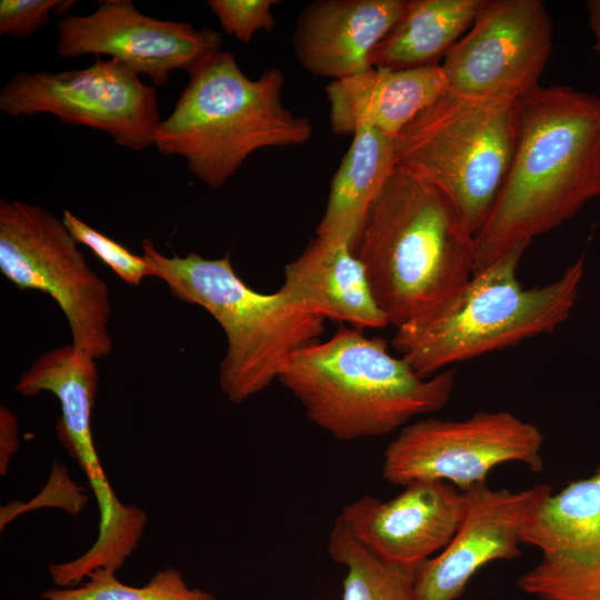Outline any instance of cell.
<instances>
[{
    "label": "cell",
    "instance_id": "obj_15",
    "mask_svg": "<svg viewBox=\"0 0 600 600\" xmlns=\"http://www.w3.org/2000/svg\"><path fill=\"white\" fill-rule=\"evenodd\" d=\"M462 492L466 511L456 534L414 568L418 600H457L486 563L519 557L526 529L552 488L537 484L513 492L482 483Z\"/></svg>",
    "mask_w": 600,
    "mask_h": 600
},
{
    "label": "cell",
    "instance_id": "obj_25",
    "mask_svg": "<svg viewBox=\"0 0 600 600\" xmlns=\"http://www.w3.org/2000/svg\"><path fill=\"white\" fill-rule=\"evenodd\" d=\"M280 3L279 0H209L207 2L219 19L222 29L243 43H248L260 30L271 32L274 29L277 21L271 8Z\"/></svg>",
    "mask_w": 600,
    "mask_h": 600
},
{
    "label": "cell",
    "instance_id": "obj_20",
    "mask_svg": "<svg viewBox=\"0 0 600 600\" xmlns=\"http://www.w3.org/2000/svg\"><path fill=\"white\" fill-rule=\"evenodd\" d=\"M483 0H407L403 13L372 50V68L437 66L468 31Z\"/></svg>",
    "mask_w": 600,
    "mask_h": 600
},
{
    "label": "cell",
    "instance_id": "obj_12",
    "mask_svg": "<svg viewBox=\"0 0 600 600\" xmlns=\"http://www.w3.org/2000/svg\"><path fill=\"white\" fill-rule=\"evenodd\" d=\"M553 24L540 0H483L468 32L441 64L448 91L517 101L538 88L550 59Z\"/></svg>",
    "mask_w": 600,
    "mask_h": 600
},
{
    "label": "cell",
    "instance_id": "obj_8",
    "mask_svg": "<svg viewBox=\"0 0 600 600\" xmlns=\"http://www.w3.org/2000/svg\"><path fill=\"white\" fill-rule=\"evenodd\" d=\"M96 361L72 343L57 347L41 354L14 386L23 397L43 391L57 397L61 409L58 438L79 463L98 504L99 530L93 544L77 559L48 567L57 587L78 586L98 568L117 571L138 547L148 520L141 508L118 499L96 450L91 430L98 387Z\"/></svg>",
    "mask_w": 600,
    "mask_h": 600
},
{
    "label": "cell",
    "instance_id": "obj_1",
    "mask_svg": "<svg viewBox=\"0 0 600 600\" xmlns=\"http://www.w3.org/2000/svg\"><path fill=\"white\" fill-rule=\"evenodd\" d=\"M502 188L474 236V272L576 216L600 194V94L541 84L521 97Z\"/></svg>",
    "mask_w": 600,
    "mask_h": 600
},
{
    "label": "cell",
    "instance_id": "obj_19",
    "mask_svg": "<svg viewBox=\"0 0 600 600\" xmlns=\"http://www.w3.org/2000/svg\"><path fill=\"white\" fill-rule=\"evenodd\" d=\"M324 91L333 133L352 134L357 127L369 126L397 138L448 91V81L440 64L402 70L371 68L332 80Z\"/></svg>",
    "mask_w": 600,
    "mask_h": 600
},
{
    "label": "cell",
    "instance_id": "obj_5",
    "mask_svg": "<svg viewBox=\"0 0 600 600\" xmlns=\"http://www.w3.org/2000/svg\"><path fill=\"white\" fill-rule=\"evenodd\" d=\"M520 244L474 272L444 301L397 328L392 347L421 378L553 332L571 314L583 278V258L553 282L523 288L517 270Z\"/></svg>",
    "mask_w": 600,
    "mask_h": 600
},
{
    "label": "cell",
    "instance_id": "obj_23",
    "mask_svg": "<svg viewBox=\"0 0 600 600\" xmlns=\"http://www.w3.org/2000/svg\"><path fill=\"white\" fill-rule=\"evenodd\" d=\"M42 600H216L208 591L191 588L181 572L169 567L159 570L140 587L117 579L116 571L98 568L80 586L57 587L44 591Z\"/></svg>",
    "mask_w": 600,
    "mask_h": 600
},
{
    "label": "cell",
    "instance_id": "obj_4",
    "mask_svg": "<svg viewBox=\"0 0 600 600\" xmlns=\"http://www.w3.org/2000/svg\"><path fill=\"white\" fill-rule=\"evenodd\" d=\"M188 73L189 82L161 121L154 146L164 156L184 158L209 187L223 186L257 150L311 139L310 120L283 103L279 68H268L253 80L232 53L220 50Z\"/></svg>",
    "mask_w": 600,
    "mask_h": 600
},
{
    "label": "cell",
    "instance_id": "obj_16",
    "mask_svg": "<svg viewBox=\"0 0 600 600\" xmlns=\"http://www.w3.org/2000/svg\"><path fill=\"white\" fill-rule=\"evenodd\" d=\"M464 511L466 496L451 483L418 480L388 501L362 496L338 518L380 559L416 568L450 542Z\"/></svg>",
    "mask_w": 600,
    "mask_h": 600
},
{
    "label": "cell",
    "instance_id": "obj_22",
    "mask_svg": "<svg viewBox=\"0 0 600 600\" xmlns=\"http://www.w3.org/2000/svg\"><path fill=\"white\" fill-rule=\"evenodd\" d=\"M328 551L336 562L347 567L341 600H418L414 568L380 559L339 518L331 530Z\"/></svg>",
    "mask_w": 600,
    "mask_h": 600
},
{
    "label": "cell",
    "instance_id": "obj_3",
    "mask_svg": "<svg viewBox=\"0 0 600 600\" xmlns=\"http://www.w3.org/2000/svg\"><path fill=\"white\" fill-rule=\"evenodd\" d=\"M278 381L311 422L338 440L351 441L391 433L417 416L443 408L456 371L421 378L389 352L382 338L340 327L328 340L296 351Z\"/></svg>",
    "mask_w": 600,
    "mask_h": 600
},
{
    "label": "cell",
    "instance_id": "obj_14",
    "mask_svg": "<svg viewBox=\"0 0 600 600\" xmlns=\"http://www.w3.org/2000/svg\"><path fill=\"white\" fill-rule=\"evenodd\" d=\"M523 544L541 550V561L518 587L541 600H600V464L539 507Z\"/></svg>",
    "mask_w": 600,
    "mask_h": 600
},
{
    "label": "cell",
    "instance_id": "obj_2",
    "mask_svg": "<svg viewBox=\"0 0 600 600\" xmlns=\"http://www.w3.org/2000/svg\"><path fill=\"white\" fill-rule=\"evenodd\" d=\"M373 299L397 328L431 310L473 274L474 234L433 184L397 167L350 242Z\"/></svg>",
    "mask_w": 600,
    "mask_h": 600
},
{
    "label": "cell",
    "instance_id": "obj_28",
    "mask_svg": "<svg viewBox=\"0 0 600 600\" xmlns=\"http://www.w3.org/2000/svg\"><path fill=\"white\" fill-rule=\"evenodd\" d=\"M588 12V26L593 36V51L600 56V0H588L584 2Z\"/></svg>",
    "mask_w": 600,
    "mask_h": 600
},
{
    "label": "cell",
    "instance_id": "obj_24",
    "mask_svg": "<svg viewBox=\"0 0 600 600\" xmlns=\"http://www.w3.org/2000/svg\"><path fill=\"white\" fill-rule=\"evenodd\" d=\"M62 221L78 243L88 247L126 283L138 287L144 278L151 277V269L142 256L130 252L69 210H63Z\"/></svg>",
    "mask_w": 600,
    "mask_h": 600
},
{
    "label": "cell",
    "instance_id": "obj_18",
    "mask_svg": "<svg viewBox=\"0 0 600 600\" xmlns=\"http://www.w3.org/2000/svg\"><path fill=\"white\" fill-rule=\"evenodd\" d=\"M279 291L323 319L361 330L389 326L348 239L316 234L301 254L284 267Z\"/></svg>",
    "mask_w": 600,
    "mask_h": 600
},
{
    "label": "cell",
    "instance_id": "obj_17",
    "mask_svg": "<svg viewBox=\"0 0 600 600\" xmlns=\"http://www.w3.org/2000/svg\"><path fill=\"white\" fill-rule=\"evenodd\" d=\"M407 0H317L299 13L292 46L311 74L340 80L371 69L372 50L404 11Z\"/></svg>",
    "mask_w": 600,
    "mask_h": 600
},
{
    "label": "cell",
    "instance_id": "obj_27",
    "mask_svg": "<svg viewBox=\"0 0 600 600\" xmlns=\"http://www.w3.org/2000/svg\"><path fill=\"white\" fill-rule=\"evenodd\" d=\"M18 422L13 413L0 408V473L7 474L12 456L19 446Z\"/></svg>",
    "mask_w": 600,
    "mask_h": 600
},
{
    "label": "cell",
    "instance_id": "obj_9",
    "mask_svg": "<svg viewBox=\"0 0 600 600\" xmlns=\"http://www.w3.org/2000/svg\"><path fill=\"white\" fill-rule=\"evenodd\" d=\"M62 219L38 204L0 201V272L18 289L49 294L74 348L96 360L113 347L110 290L88 264Z\"/></svg>",
    "mask_w": 600,
    "mask_h": 600
},
{
    "label": "cell",
    "instance_id": "obj_21",
    "mask_svg": "<svg viewBox=\"0 0 600 600\" xmlns=\"http://www.w3.org/2000/svg\"><path fill=\"white\" fill-rule=\"evenodd\" d=\"M334 173L316 234L352 240L370 204L397 168L396 138L359 126Z\"/></svg>",
    "mask_w": 600,
    "mask_h": 600
},
{
    "label": "cell",
    "instance_id": "obj_11",
    "mask_svg": "<svg viewBox=\"0 0 600 600\" xmlns=\"http://www.w3.org/2000/svg\"><path fill=\"white\" fill-rule=\"evenodd\" d=\"M0 110L12 118L51 113L68 124L106 131L134 151L154 144L161 123L154 86L118 60L100 57L83 69L13 74L0 91Z\"/></svg>",
    "mask_w": 600,
    "mask_h": 600
},
{
    "label": "cell",
    "instance_id": "obj_7",
    "mask_svg": "<svg viewBox=\"0 0 600 600\" xmlns=\"http://www.w3.org/2000/svg\"><path fill=\"white\" fill-rule=\"evenodd\" d=\"M517 101L447 91L396 138L397 167L437 187L474 236L490 216L513 158Z\"/></svg>",
    "mask_w": 600,
    "mask_h": 600
},
{
    "label": "cell",
    "instance_id": "obj_6",
    "mask_svg": "<svg viewBox=\"0 0 600 600\" xmlns=\"http://www.w3.org/2000/svg\"><path fill=\"white\" fill-rule=\"evenodd\" d=\"M142 250L151 277L161 279L174 298L203 308L222 328L227 350L219 387L233 403L278 380L292 354L324 331L326 319L301 309L281 291L250 288L233 270L230 252L219 259L193 251L169 257L149 239L142 240Z\"/></svg>",
    "mask_w": 600,
    "mask_h": 600
},
{
    "label": "cell",
    "instance_id": "obj_26",
    "mask_svg": "<svg viewBox=\"0 0 600 600\" xmlns=\"http://www.w3.org/2000/svg\"><path fill=\"white\" fill-rule=\"evenodd\" d=\"M60 4L57 0H1L0 34L26 38L47 24L51 10Z\"/></svg>",
    "mask_w": 600,
    "mask_h": 600
},
{
    "label": "cell",
    "instance_id": "obj_10",
    "mask_svg": "<svg viewBox=\"0 0 600 600\" xmlns=\"http://www.w3.org/2000/svg\"><path fill=\"white\" fill-rule=\"evenodd\" d=\"M543 434L508 411H480L466 420L427 418L408 423L383 453L382 476L393 484L438 480L461 491L487 483L499 464L543 469Z\"/></svg>",
    "mask_w": 600,
    "mask_h": 600
},
{
    "label": "cell",
    "instance_id": "obj_13",
    "mask_svg": "<svg viewBox=\"0 0 600 600\" xmlns=\"http://www.w3.org/2000/svg\"><path fill=\"white\" fill-rule=\"evenodd\" d=\"M61 58L109 56L158 87L173 70H191L221 50L222 36L186 21L158 20L138 11L130 0H102L87 16L67 14L57 23Z\"/></svg>",
    "mask_w": 600,
    "mask_h": 600
}]
</instances>
